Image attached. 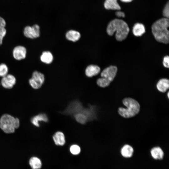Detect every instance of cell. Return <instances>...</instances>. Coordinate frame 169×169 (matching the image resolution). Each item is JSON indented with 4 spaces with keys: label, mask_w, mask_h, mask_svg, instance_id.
I'll list each match as a JSON object with an SVG mask.
<instances>
[{
    "label": "cell",
    "mask_w": 169,
    "mask_h": 169,
    "mask_svg": "<svg viewBox=\"0 0 169 169\" xmlns=\"http://www.w3.org/2000/svg\"><path fill=\"white\" fill-rule=\"evenodd\" d=\"M29 164L32 169H39L42 166V162L38 157L33 156L29 160Z\"/></svg>",
    "instance_id": "cell-20"
},
{
    "label": "cell",
    "mask_w": 169,
    "mask_h": 169,
    "mask_svg": "<svg viewBox=\"0 0 169 169\" xmlns=\"http://www.w3.org/2000/svg\"><path fill=\"white\" fill-rule=\"evenodd\" d=\"M133 149L132 147L128 144L124 146L121 150L122 155L125 158L131 157L133 155Z\"/></svg>",
    "instance_id": "cell-18"
},
{
    "label": "cell",
    "mask_w": 169,
    "mask_h": 169,
    "mask_svg": "<svg viewBox=\"0 0 169 169\" xmlns=\"http://www.w3.org/2000/svg\"><path fill=\"white\" fill-rule=\"evenodd\" d=\"M27 50L26 48L22 46H18L15 47L13 52L14 58L18 60L23 59L26 58Z\"/></svg>",
    "instance_id": "cell-9"
},
{
    "label": "cell",
    "mask_w": 169,
    "mask_h": 169,
    "mask_svg": "<svg viewBox=\"0 0 169 169\" xmlns=\"http://www.w3.org/2000/svg\"><path fill=\"white\" fill-rule=\"evenodd\" d=\"M169 92H168V93H167V97H168V98H169Z\"/></svg>",
    "instance_id": "cell-29"
},
{
    "label": "cell",
    "mask_w": 169,
    "mask_h": 169,
    "mask_svg": "<svg viewBox=\"0 0 169 169\" xmlns=\"http://www.w3.org/2000/svg\"><path fill=\"white\" fill-rule=\"evenodd\" d=\"M156 88L160 92H166L169 88V80L166 78L161 79L156 84Z\"/></svg>",
    "instance_id": "cell-11"
},
{
    "label": "cell",
    "mask_w": 169,
    "mask_h": 169,
    "mask_svg": "<svg viewBox=\"0 0 169 169\" xmlns=\"http://www.w3.org/2000/svg\"><path fill=\"white\" fill-rule=\"evenodd\" d=\"M20 125L19 119L10 115L5 114L0 118V128L5 133L8 134L14 132Z\"/></svg>",
    "instance_id": "cell-4"
},
{
    "label": "cell",
    "mask_w": 169,
    "mask_h": 169,
    "mask_svg": "<svg viewBox=\"0 0 169 169\" xmlns=\"http://www.w3.org/2000/svg\"><path fill=\"white\" fill-rule=\"evenodd\" d=\"M117 68L111 65L105 69L100 74L101 77L97 80V84L100 87L105 88L108 86L113 81L117 73Z\"/></svg>",
    "instance_id": "cell-5"
},
{
    "label": "cell",
    "mask_w": 169,
    "mask_h": 169,
    "mask_svg": "<svg viewBox=\"0 0 169 169\" xmlns=\"http://www.w3.org/2000/svg\"><path fill=\"white\" fill-rule=\"evenodd\" d=\"M100 71V69L98 66L91 64L86 67L85 70V74L87 77H91L98 74Z\"/></svg>",
    "instance_id": "cell-10"
},
{
    "label": "cell",
    "mask_w": 169,
    "mask_h": 169,
    "mask_svg": "<svg viewBox=\"0 0 169 169\" xmlns=\"http://www.w3.org/2000/svg\"><path fill=\"white\" fill-rule=\"evenodd\" d=\"M6 22L4 19L0 16V45L3 43V40L6 33L5 28Z\"/></svg>",
    "instance_id": "cell-21"
},
{
    "label": "cell",
    "mask_w": 169,
    "mask_h": 169,
    "mask_svg": "<svg viewBox=\"0 0 169 169\" xmlns=\"http://www.w3.org/2000/svg\"><path fill=\"white\" fill-rule=\"evenodd\" d=\"M129 30L127 24L124 20L119 19L110 21L106 28L107 33L110 36H112L115 32L116 39L119 41H122L126 38Z\"/></svg>",
    "instance_id": "cell-2"
},
{
    "label": "cell",
    "mask_w": 169,
    "mask_h": 169,
    "mask_svg": "<svg viewBox=\"0 0 169 169\" xmlns=\"http://www.w3.org/2000/svg\"><path fill=\"white\" fill-rule=\"evenodd\" d=\"M44 79V76L43 74L35 71L33 72L31 78L29 80V83L33 89H38L43 84Z\"/></svg>",
    "instance_id": "cell-6"
},
{
    "label": "cell",
    "mask_w": 169,
    "mask_h": 169,
    "mask_svg": "<svg viewBox=\"0 0 169 169\" xmlns=\"http://www.w3.org/2000/svg\"><path fill=\"white\" fill-rule=\"evenodd\" d=\"M151 153L153 158L156 160L162 159L164 155L163 151L159 147H155L152 148Z\"/></svg>",
    "instance_id": "cell-16"
},
{
    "label": "cell",
    "mask_w": 169,
    "mask_h": 169,
    "mask_svg": "<svg viewBox=\"0 0 169 169\" xmlns=\"http://www.w3.org/2000/svg\"><path fill=\"white\" fill-rule=\"evenodd\" d=\"M65 36L68 40L75 42L79 39L81 35L79 32L74 30H71L68 31L66 33Z\"/></svg>",
    "instance_id": "cell-15"
},
{
    "label": "cell",
    "mask_w": 169,
    "mask_h": 169,
    "mask_svg": "<svg viewBox=\"0 0 169 169\" xmlns=\"http://www.w3.org/2000/svg\"><path fill=\"white\" fill-rule=\"evenodd\" d=\"M169 56L166 55L165 56L163 59V64L164 66L166 68H169Z\"/></svg>",
    "instance_id": "cell-26"
},
{
    "label": "cell",
    "mask_w": 169,
    "mask_h": 169,
    "mask_svg": "<svg viewBox=\"0 0 169 169\" xmlns=\"http://www.w3.org/2000/svg\"><path fill=\"white\" fill-rule=\"evenodd\" d=\"M74 117L77 121L81 124L85 123L87 120V116L83 114H76Z\"/></svg>",
    "instance_id": "cell-22"
},
{
    "label": "cell",
    "mask_w": 169,
    "mask_h": 169,
    "mask_svg": "<svg viewBox=\"0 0 169 169\" xmlns=\"http://www.w3.org/2000/svg\"><path fill=\"white\" fill-rule=\"evenodd\" d=\"M133 0H120L122 2L124 3H129L132 2Z\"/></svg>",
    "instance_id": "cell-28"
},
{
    "label": "cell",
    "mask_w": 169,
    "mask_h": 169,
    "mask_svg": "<svg viewBox=\"0 0 169 169\" xmlns=\"http://www.w3.org/2000/svg\"><path fill=\"white\" fill-rule=\"evenodd\" d=\"M144 25L141 23H135L132 28L133 34L136 36H141L145 32Z\"/></svg>",
    "instance_id": "cell-12"
},
{
    "label": "cell",
    "mask_w": 169,
    "mask_h": 169,
    "mask_svg": "<svg viewBox=\"0 0 169 169\" xmlns=\"http://www.w3.org/2000/svg\"><path fill=\"white\" fill-rule=\"evenodd\" d=\"M16 83L15 77L11 74H7L2 77L1 81L2 86L4 88L7 89L12 88Z\"/></svg>",
    "instance_id": "cell-8"
},
{
    "label": "cell",
    "mask_w": 169,
    "mask_h": 169,
    "mask_svg": "<svg viewBox=\"0 0 169 169\" xmlns=\"http://www.w3.org/2000/svg\"><path fill=\"white\" fill-rule=\"evenodd\" d=\"M168 18H163L155 21L152 25L151 31L155 39L158 42L168 44L169 42Z\"/></svg>",
    "instance_id": "cell-1"
},
{
    "label": "cell",
    "mask_w": 169,
    "mask_h": 169,
    "mask_svg": "<svg viewBox=\"0 0 169 169\" xmlns=\"http://www.w3.org/2000/svg\"><path fill=\"white\" fill-rule=\"evenodd\" d=\"M8 68L7 65L5 64H0V77H3L8 74Z\"/></svg>",
    "instance_id": "cell-23"
},
{
    "label": "cell",
    "mask_w": 169,
    "mask_h": 169,
    "mask_svg": "<svg viewBox=\"0 0 169 169\" xmlns=\"http://www.w3.org/2000/svg\"><path fill=\"white\" fill-rule=\"evenodd\" d=\"M71 153L74 155H77L80 152V148L79 146L77 145H73L70 148Z\"/></svg>",
    "instance_id": "cell-24"
},
{
    "label": "cell",
    "mask_w": 169,
    "mask_h": 169,
    "mask_svg": "<svg viewBox=\"0 0 169 169\" xmlns=\"http://www.w3.org/2000/svg\"><path fill=\"white\" fill-rule=\"evenodd\" d=\"M53 138L55 144L58 146H63L65 142V136L61 131L56 132L53 135Z\"/></svg>",
    "instance_id": "cell-14"
},
{
    "label": "cell",
    "mask_w": 169,
    "mask_h": 169,
    "mask_svg": "<svg viewBox=\"0 0 169 169\" xmlns=\"http://www.w3.org/2000/svg\"><path fill=\"white\" fill-rule=\"evenodd\" d=\"M41 61L46 64L51 63L53 59L52 53L49 51L43 52L40 57Z\"/></svg>",
    "instance_id": "cell-19"
},
{
    "label": "cell",
    "mask_w": 169,
    "mask_h": 169,
    "mask_svg": "<svg viewBox=\"0 0 169 169\" xmlns=\"http://www.w3.org/2000/svg\"><path fill=\"white\" fill-rule=\"evenodd\" d=\"M48 118L46 115L44 114H40L34 116L31 119L32 123L37 127L39 126V122L43 121L46 122L48 121Z\"/></svg>",
    "instance_id": "cell-17"
},
{
    "label": "cell",
    "mask_w": 169,
    "mask_h": 169,
    "mask_svg": "<svg viewBox=\"0 0 169 169\" xmlns=\"http://www.w3.org/2000/svg\"><path fill=\"white\" fill-rule=\"evenodd\" d=\"M23 33L24 36L28 38L31 39L37 38L40 36V27L37 24L31 27L27 26L24 28Z\"/></svg>",
    "instance_id": "cell-7"
},
{
    "label": "cell",
    "mask_w": 169,
    "mask_h": 169,
    "mask_svg": "<svg viewBox=\"0 0 169 169\" xmlns=\"http://www.w3.org/2000/svg\"><path fill=\"white\" fill-rule=\"evenodd\" d=\"M104 6L108 10H120L121 9L117 0H105L104 3Z\"/></svg>",
    "instance_id": "cell-13"
},
{
    "label": "cell",
    "mask_w": 169,
    "mask_h": 169,
    "mask_svg": "<svg viewBox=\"0 0 169 169\" xmlns=\"http://www.w3.org/2000/svg\"><path fill=\"white\" fill-rule=\"evenodd\" d=\"M116 15L119 17L124 18L125 17V14L124 13L120 10H118L115 13Z\"/></svg>",
    "instance_id": "cell-27"
},
{
    "label": "cell",
    "mask_w": 169,
    "mask_h": 169,
    "mask_svg": "<svg viewBox=\"0 0 169 169\" xmlns=\"http://www.w3.org/2000/svg\"><path fill=\"white\" fill-rule=\"evenodd\" d=\"M162 14L164 18H168L169 16V3L168 2L166 3L163 9Z\"/></svg>",
    "instance_id": "cell-25"
},
{
    "label": "cell",
    "mask_w": 169,
    "mask_h": 169,
    "mask_svg": "<svg viewBox=\"0 0 169 169\" xmlns=\"http://www.w3.org/2000/svg\"><path fill=\"white\" fill-rule=\"evenodd\" d=\"M122 102L126 108L119 107L118 109L119 114L122 117L125 118L132 117L139 112L140 105L134 99L126 98L123 100Z\"/></svg>",
    "instance_id": "cell-3"
}]
</instances>
